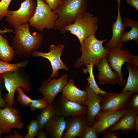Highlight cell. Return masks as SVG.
I'll return each mask as SVG.
<instances>
[{"mask_svg": "<svg viewBox=\"0 0 138 138\" xmlns=\"http://www.w3.org/2000/svg\"><path fill=\"white\" fill-rule=\"evenodd\" d=\"M12 0H1L0 1V21L6 17L8 8Z\"/></svg>", "mask_w": 138, "mask_h": 138, "instance_id": "obj_31", "label": "cell"}, {"mask_svg": "<svg viewBox=\"0 0 138 138\" xmlns=\"http://www.w3.org/2000/svg\"><path fill=\"white\" fill-rule=\"evenodd\" d=\"M2 133V128L0 126V138L1 137V135Z\"/></svg>", "mask_w": 138, "mask_h": 138, "instance_id": "obj_43", "label": "cell"}, {"mask_svg": "<svg viewBox=\"0 0 138 138\" xmlns=\"http://www.w3.org/2000/svg\"><path fill=\"white\" fill-rule=\"evenodd\" d=\"M132 55L129 50L121 49L110 50L107 53L106 57L110 66L119 75L120 86H124L125 84L121 73L122 66L125 62L130 63Z\"/></svg>", "mask_w": 138, "mask_h": 138, "instance_id": "obj_12", "label": "cell"}, {"mask_svg": "<svg viewBox=\"0 0 138 138\" xmlns=\"http://www.w3.org/2000/svg\"><path fill=\"white\" fill-rule=\"evenodd\" d=\"M102 137L104 138H117V133L107 130L102 133Z\"/></svg>", "mask_w": 138, "mask_h": 138, "instance_id": "obj_35", "label": "cell"}, {"mask_svg": "<svg viewBox=\"0 0 138 138\" xmlns=\"http://www.w3.org/2000/svg\"><path fill=\"white\" fill-rule=\"evenodd\" d=\"M4 88L2 85H0V108H4L7 106V104L4 100L2 94V91Z\"/></svg>", "mask_w": 138, "mask_h": 138, "instance_id": "obj_37", "label": "cell"}, {"mask_svg": "<svg viewBox=\"0 0 138 138\" xmlns=\"http://www.w3.org/2000/svg\"><path fill=\"white\" fill-rule=\"evenodd\" d=\"M85 65L86 68L83 69V73L86 74L88 72L89 73V76L87 78V80L90 88L96 93L104 96L107 93L106 91L101 89L98 86L93 75V65L92 64H90Z\"/></svg>", "mask_w": 138, "mask_h": 138, "instance_id": "obj_26", "label": "cell"}, {"mask_svg": "<svg viewBox=\"0 0 138 138\" xmlns=\"http://www.w3.org/2000/svg\"><path fill=\"white\" fill-rule=\"evenodd\" d=\"M64 47V45L61 43L57 45L52 44L49 48L50 51L48 53H42L36 51L32 53L31 56L42 57L47 59L50 62L52 73L47 80H49L52 78L57 77L58 76V71L60 69H63L66 71H69L68 67L65 65L60 59Z\"/></svg>", "mask_w": 138, "mask_h": 138, "instance_id": "obj_9", "label": "cell"}, {"mask_svg": "<svg viewBox=\"0 0 138 138\" xmlns=\"http://www.w3.org/2000/svg\"><path fill=\"white\" fill-rule=\"evenodd\" d=\"M16 91L18 93L17 99L18 101L23 107H28L31 103L32 99L27 96L21 87L17 88Z\"/></svg>", "mask_w": 138, "mask_h": 138, "instance_id": "obj_30", "label": "cell"}, {"mask_svg": "<svg viewBox=\"0 0 138 138\" xmlns=\"http://www.w3.org/2000/svg\"><path fill=\"white\" fill-rule=\"evenodd\" d=\"M98 20L97 17L86 12L78 17L73 23L62 28L60 31L62 33L69 31L78 38L81 44L83 40L90 35H95L98 28Z\"/></svg>", "mask_w": 138, "mask_h": 138, "instance_id": "obj_5", "label": "cell"}, {"mask_svg": "<svg viewBox=\"0 0 138 138\" xmlns=\"http://www.w3.org/2000/svg\"><path fill=\"white\" fill-rule=\"evenodd\" d=\"M4 84V80L2 76L0 74V85Z\"/></svg>", "mask_w": 138, "mask_h": 138, "instance_id": "obj_42", "label": "cell"}, {"mask_svg": "<svg viewBox=\"0 0 138 138\" xmlns=\"http://www.w3.org/2000/svg\"><path fill=\"white\" fill-rule=\"evenodd\" d=\"M118 3V14L117 19L112 24V37L111 39L105 44L104 47L109 50L115 49H121L123 44L121 39L126 27L122 21L120 14L121 2Z\"/></svg>", "mask_w": 138, "mask_h": 138, "instance_id": "obj_17", "label": "cell"}, {"mask_svg": "<svg viewBox=\"0 0 138 138\" xmlns=\"http://www.w3.org/2000/svg\"><path fill=\"white\" fill-rule=\"evenodd\" d=\"M115 0L117 2V3H118L119 2H121L120 0Z\"/></svg>", "mask_w": 138, "mask_h": 138, "instance_id": "obj_44", "label": "cell"}, {"mask_svg": "<svg viewBox=\"0 0 138 138\" xmlns=\"http://www.w3.org/2000/svg\"><path fill=\"white\" fill-rule=\"evenodd\" d=\"M29 63L27 59L15 63L9 62L0 60V74L9 71H14L26 67Z\"/></svg>", "mask_w": 138, "mask_h": 138, "instance_id": "obj_27", "label": "cell"}, {"mask_svg": "<svg viewBox=\"0 0 138 138\" xmlns=\"http://www.w3.org/2000/svg\"><path fill=\"white\" fill-rule=\"evenodd\" d=\"M131 61L130 63L135 68L138 69V56L137 55H133L131 56Z\"/></svg>", "mask_w": 138, "mask_h": 138, "instance_id": "obj_36", "label": "cell"}, {"mask_svg": "<svg viewBox=\"0 0 138 138\" xmlns=\"http://www.w3.org/2000/svg\"><path fill=\"white\" fill-rule=\"evenodd\" d=\"M129 110L126 108L115 111L100 112L97 115L93 125L96 130L97 136L108 130Z\"/></svg>", "mask_w": 138, "mask_h": 138, "instance_id": "obj_11", "label": "cell"}, {"mask_svg": "<svg viewBox=\"0 0 138 138\" xmlns=\"http://www.w3.org/2000/svg\"><path fill=\"white\" fill-rule=\"evenodd\" d=\"M21 68L14 71L6 72L0 74L4 80L5 86L8 93L3 98L7 106L12 107L15 103L14 97L16 88H22L27 93H30L32 89L30 77Z\"/></svg>", "mask_w": 138, "mask_h": 138, "instance_id": "obj_4", "label": "cell"}, {"mask_svg": "<svg viewBox=\"0 0 138 138\" xmlns=\"http://www.w3.org/2000/svg\"><path fill=\"white\" fill-rule=\"evenodd\" d=\"M29 24L14 26L15 35L13 38L12 45L16 54L21 59H27L32 53L40 47L43 36L41 32L30 31Z\"/></svg>", "mask_w": 138, "mask_h": 138, "instance_id": "obj_1", "label": "cell"}, {"mask_svg": "<svg viewBox=\"0 0 138 138\" xmlns=\"http://www.w3.org/2000/svg\"><path fill=\"white\" fill-rule=\"evenodd\" d=\"M68 75L64 74L59 78L44 80L38 89L47 99L49 105H52L57 94L62 91L68 82Z\"/></svg>", "mask_w": 138, "mask_h": 138, "instance_id": "obj_13", "label": "cell"}, {"mask_svg": "<svg viewBox=\"0 0 138 138\" xmlns=\"http://www.w3.org/2000/svg\"><path fill=\"white\" fill-rule=\"evenodd\" d=\"M138 109L129 110L114 125L108 130L114 132L119 130L123 134H128L134 129V123Z\"/></svg>", "mask_w": 138, "mask_h": 138, "instance_id": "obj_19", "label": "cell"}, {"mask_svg": "<svg viewBox=\"0 0 138 138\" xmlns=\"http://www.w3.org/2000/svg\"><path fill=\"white\" fill-rule=\"evenodd\" d=\"M66 126V121L64 117L55 115L47 124L44 129L48 138H61Z\"/></svg>", "mask_w": 138, "mask_h": 138, "instance_id": "obj_21", "label": "cell"}, {"mask_svg": "<svg viewBox=\"0 0 138 138\" xmlns=\"http://www.w3.org/2000/svg\"><path fill=\"white\" fill-rule=\"evenodd\" d=\"M5 138H24L23 136L19 134L17 132L16 130L15 129L13 134L11 133L7 136L4 137Z\"/></svg>", "mask_w": 138, "mask_h": 138, "instance_id": "obj_38", "label": "cell"}, {"mask_svg": "<svg viewBox=\"0 0 138 138\" xmlns=\"http://www.w3.org/2000/svg\"><path fill=\"white\" fill-rule=\"evenodd\" d=\"M36 4L34 13L29 22L30 25L41 32L45 28H54L58 15L42 0H37Z\"/></svg>", "mask_w": 138, "mask_h": 138, "instance_id": "obj_6", "label": "cell"}, {"mask_svg": "<svg viewBox=\"0 0 138 138\" xmlns=\"http://www.w3.org/2000/svg\"><path fill=\"white\" fill-rule=\"evenodd\" d=\"M36 6L34 0H25L21 3L17 10H8L6 16V21L13 27L29 24L34 13Z\"/></svg>", "mask_w": 138, "mask_h": 138, "instance_id": "obj_7", "label": "cell"}, {"mask_svg": "<svg viewBox=\"0 0 138 138\" xmlns=\"http://www.w3.org/2000/svg\"><path fill=\"white\" fill-rule=\"evenodd\" d=\"M66 121V132L62 137L83 138L87 126L85 116L68 117Z\"/></svg>", "mask_w": 138, "mask_h": 138, "instance_id": "obj_16", "label": "cell"}, {"mask_svg": "<svg viewBox=\"0 0 138 138\" xmlns=\"http://www.w3.org/2000/svg\"><path fill=\"white\" fill-rule=\"evenodd\" d=\"M52 104L55 115L68 117L87 114L86 106L69 100L62 95L56 97Z\"/></svg>", "mask_w": 138, "mask_h": 138, "instance_id": "obj_8", "label": "cell"}, {"mask_svg": "<svg viewBox=\"0 0 138 138\" xmlns=\"http://www.w3.org/2000/svg\"><path fill=\"white\" fill-rule=\"evenodd\" d=\"M62 93V95L68 100L84 105L87 99L86 91L76 87L73 79H70L68 80Z\"/></svg>", "mask_w": 138, "mask_h": 138, "instance_id": "obj_20", "label": "cell"}, {"mask_svg": "<svg viewBox=\"0 0 138 138\" xmlns=\"http://www.w3.org/2000/svg\"><path fill=\"white\" fill-rule=\"evenodd\" d=\"M4 32L0 30V59L9 62L13 61L16 54L13 47L9 45L6 35L5 37L2 36Z\"/></svg>", "mask_w": 138, "mask_h": 138, "instance_id": "obj_24", "label": "cell"}, {"mask_svg": "<svg viewBox=\"0 0 138 138\" xmlns=\"http://www.w3.org/2000/svg\"><path fill=\"white\" fill-rule=\"evenodd\" d=\"M134 129H135L136 133H138V116L137 115L136 117Z\"/></svg>", "mask_w": 138, "mask_h": 138, "instance_id": "obj_41", "label": "cell"}, {"mask_svg": "<svg viewBox=\"0 0 138 138\" xmlns=\"http://www.w3.org/2000/svg\"><path fill=\"white\" fill-rule=\"evenodd\" d=\"M127 104L129 110L138 109V94H133Z\"/></svg>", "mask_w": 138, "mask_h": 138, "instance_id": "obj_32", "label": "cell"}, {"mask_svg": "<svg viewBox=\"0 0 138 138\" xmlns=\"http://www.w3.org/2000/svg\"><path fill=\"white\" fill-rule=\"evenodd\" d=\"M125 27L129 26L131 28L129 31H124L121 38V41L124 43L129 41H133L138 43V21L128 17L123 19Z\"/></svg>", "mask_w": 138, "mask_h": 138, "instance_id": "obj_23", "label": "cell"}, {"mask_svg": "<svg viewBox=\"0 0 138 138\" xmlns=\"http://www.w3.org/2000/svg\"><path fill=\"white\" fill-rule=\"evenodd\" d=\"M133 93L125 91L118 93L116 91L107 93L100 103V111H115L127 108L128 102Z\"/></svg>", "mask_w": 138, "mask_h": 138, "instance_id": "obj_10", "label": "cell"}, {"mask_svg": "<svg viewBox=\"0 0 138 138\" xmlns=\"http://www.w3.org/2000/svg\"><path fill=\"white\" fill-rule=\"evenodd\" d=\"M48 102L46 98L43 97V98L36 99H32L29 107L31 111L38 109L40 111L42 110L48 105Z\"/></svg>", "mask_w": 138, "mask_h": 138, "instance_id": "obj_29", "label": "cell"}, {"mask_svg": "<svg viewBox=\"0 0 138 138\" xmlns=\"http://www.w3.org/2000/svg\"><path fill=\"white\" fill-rule=\"evenodd\" d=\"M106 40L98 39L94 34L84 39L79 48L81 55L77 59L74 64V67L79 68L84 65L92 64L97 67L100 60L107 57L109 51L103 46V43Z\"/></svg>", "mask_w": 138, "mask_h": 138, "instance_id": "obj_2", "label": "cell"}, {"mask_svg": "<svg viewBox=\"0 0 138 138\" xmlns=\"http://www.w3.org/2000/svg\"><path fill=\"white\" fill-rule=\"evenodd\" d=\"M37 138H48L47 135L44 129H40L36 136Z\"/></svg>", "mask_w": 138, "mask_h": 138, "instance_id": "obj_39", "label": "cell"}, {"mask_svg": "<svg viewBox=\"0 0 138 138\" xmlns=\"http://www.w3.org/2000/svg\"><path fill=\"white\" fill-rule=\"evenodd\" d=\"M85 90L87 93V99L84 104L87 107L86 119L87 126H93L97 115L100 111V103L103 96L95 93L88 83Z\"/></svg>", "mask_w": 138, "mask_h": 138, "instance_id": "obj_15", "label": "cell"}, {"mask_svg": "<svg viewBox=\"0 0 138 138\" xmlns=\"http://www.w3.org/2000/svg\"><path fill=\"white\" fill-rule=\"evenodd\" d=\"M126 67L129 75L126 83L121 92L128 91L138 94V69L128 63H126Z\"/></svg>", "mask_w": 138, "mask_h": 138, "instance_id": "obj_22", "label": "cell"}, {"mask_svg": "<svg viewBox=\"0 0 138 138\" xmlns=\"http://www.w3.org/2000/svg\"><path fill=\"white\" fill-rule=\"evenodd\" d=\"M126 2L138 11V0H126Z\"/></svg>", "mask_w": 138, "mask_h": 138, "instance_id": "obj_40", "label": "cell"}, {"mask_svg": "<svg viewBox=\"0 0 138 138\" xmlns=\"http://www.w3.org/2000/svg\"><path fill=\"white\" fill-rule=\"evenodd\" d=\"M99 75L96 77L100 85L107 84L114 85L118 83L119 76L118 73L113 72L110 66L106 57L102 58L98 64Z\"/></svg>", "mask_w": 138, "mask_h": 138, "instance_id": "obj_18", "label": "cell"}, {"mask_svg": "<svg viewBox=\"0 0 138 138\" xmlns=\"http://www.w3.org/2000/svg\"><path fill=\"white\" fill-rule=\"evenodd\" d=\"M97 136L96 130L94 126H87L83 138H97Z\"/></svg>", "mask_w": 138, "mask_h": 138, "instance_id": "obj_33", "label": "cell"}, {"mask_svg": "<svg viewBox=\"0 0 138 138\" xmlns=\"http://www.w3.org/2000/svg\"><path fill=\"white\" fill-rule=\"evenodd\" d=\"M41 111L40 113L37 116V120L40 129H44L45 125L55 114L53 104L49 105Z\"/></svg>", "mask_w": 138, "mask_h": 138, "instance_id": "obj_25", "label": "cell"}, {"mask_svg": "<svg viewBox=\"0 0 138 138\" xmlns=\"http://www.w3.org/2000/svg\"><path fill=\"white\" fill-rule=\"evenodd\" d=\"M88 0H61L54 12L58 18L54 29L60 30L73 23L76 19L87 12Z\"/></svg>", "mask_w": 138, "mask_h": 138, "instance_id": "obj_3", "label": "cell"}, {"mask_svg": "<svg viewBox=\"0 0 138 138\" xmlns=\"http://www.w3.org/2000/svg\"><path fill=\"white\" fill-rule=\"evenodd\" d=\"M45 1L53 11L56 9L60 5L61 0H42Z\"/></svg>", "mask_w": 138, "mask_h": 138, "instance_id": "obj_34", "label": "cell"}, {"mask_svg": "<svg viewBox=\"0 0 138 138\" xmlns=\"http://www.w3.org/2000/svg\"><path fill=\"white\" fill-rule=\"evenodd\" d=\"M17 109L7 106L3 109L0 108V126L2 133H11L13 129H22L24 124L20 120L21 117Z\"/></svg>", "mask_w": 138, "mask_h": 138, "instance_id": "obj_14", "label": "cell"}, {"mask_svg": "<svg viewBox=\"0 0 138 138\" xmlns=\"http://www.w3.org/2000/svg\"><path fill=\"white\" fill-rule=\"evenodd\" d=\"M28 132L24 138H34L40 129L38 121L34 119L30 121L27 125Z\"/></svg>", "mask_w": 138, "mask_h": 138, "instance_id": "obj_28", "label": "cell"}]
</instances>
